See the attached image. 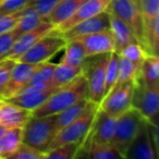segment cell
<instances>
[{
	"mask_svg": "<svg viewBox=\"0 0 159 159\" xmlns=\"http://www.w3.org/2000/svg\"><path fill=\"white\" fill-rule=\"evenodd\" d=\"M84 98H87V82L82 72L71 82L55 89L44 104L32 111V117L57 115L64 108Z\"/></svg>",
	"mask_w": 159,
	"mask_h": 159,
	"instance_id": "6da1fadb",
	"label": "cell"
},
{
	"mask_svg": "<svg viewBox=\"0 0 159 159\" xmlns=\"http://www.w3.org/2000/svg\"><path fill=\"white\" fill-rule=\"evenodd\" d=\"M56 117V115H49L30 118L23 126V143L46 154L57 133Z\"/></svg>",
	"mask_w": 159,
	"mask_h": 159,
	"instance_id": "7a4b0ae2",
	"label": "cell"
},
{
	"mask_svg": "<svg viewBox=\"0 0 159 159\" xmlns=\"http://www.w3.org/2000/svg\"><path fill=\"white\" fill-rule=\"evenodd\" d=\"M110 53L86 57L82 66L83 74L87 82V99L98 106L104 98L106 71Z\"/></svg>",
	"mask_w": 159,
	"mask_h": 159,
	"instance_id": "3957f363",
	"label": "cell"
},
{
	"mask_svg": "<svg viewBox=\"0 0 159 159\" xmlns=\"http://www.w3.org/2000/svg\"><path fill=\"white\" fill-rule=\"evenodd\" d=\"M98 107H99L98 105L89 102L86 109L76 119L73 120L64 128H62L60 131H58L49 146L48 152L64 143H77L80 146L82 145L91 130Z\"/></svg>",
	"mask_w": 159,
	"mask_h": 159,
	"instance_id": "277c9868",
	"label": "cell"
},
{
	"mask_svg": "<svg viewBox=\"0 0 159 159\" xmlns=\"http://www.w3.org/2000/svg\"><path fill=\"white\" fill-rule=\"evenodd\" d=\"M158 126L143 120L124 159H157Z\"/></svg>",
	"mask_w": 159,
	"mask_h": 159,
	"instance_id": "5b68a950",
	"label": "cell"
},
{
	"mask_svg": "<svg viewBox=\"0 0 159 159\" xmlns=\"http://www.w3.org/2000/svg\"><path fill=\"white\" fill-rule=\"evenodd\" d=\"M107 11L125 23L139 44L144 48L143 19L139 0H111Z\"/></svg>",
	"mask_w": 159,
	"mask_h": 159,
	"instance_id": "8992f818",
	"label": "cell"
},
{
	"mask_svg": "<svg viewBox=\"0 0 159 159\" xmlns=\"http://www.w3.org/2000/svg\"><path fill=\"white\" fill-rule=\"evenodd\" d=\"M143 120L144 118L134 108H130L117 118V124L110 144L119 150L123 159Z\"/></svg>",
	"mask_w": 159,
	"mask_h": 159,
	"instance_id": "52a82bcc",
	"label": "cell"
},
{
	"mask_svg": "<svg viewBox=\"0 0 159 159\" xmlns=\"http://www.w3.org/2000/svg\"><path fill=\"white\" fill-rule=\"evenodd\" d=\"M66 40L52 30L50 33L38 39L29 50H26L16 61L24 63L38 64L49 61L56 53L64 48Z\"/></svg>",
	"mask_w": 159,
	"mask_h": 159,
	"instance_id": "ba28073f",
	"label": "cell"
},
{
	"mask_svg": "<svg viewBox=\"0 0 159 159\" xmlns=\"http://www.w3.org/2000/svg\"><path fill=\"white\" fill-rule=\"evenodd\" d=\"M131 107L139 111L144 120L157 125L159 110V89H148L144 86L139 79L134 87Z\"/></svg>",
	"mask_w": 159,
	"mask_h": 159,
	"instance_id": "9c48e42d",
	"label": "cell"
},
{
	"mask_svg": "<svg viewBox=\"0 0 159 159\" xmlns=\"http://www.w3.org/2000/svg\"><path fill=\"white\" fill-rule=\"evenodd\" d=\"M135 82H126L115 86L99 104V108L112 117L118 118L129 110L132 104V96L134 92Z\"/></svg>",
	"mask_w": 159,
	"mask_h": 159,
	"instance_id": "30bf717a",
	"label": "cell"
},
{
	"mask_svg": "<svg viewBox=\"0 0 159 159\" xmlns=\"http://www.w3.org/2000/svg\"><path fill=\"white\" fill-rule=\"evenodd\" d=\"M116 124H117V118L110 116L98 107V110L96 112L91 130H89V134L82 143V145L80 146V148L86 146L91 142L110 143L113 133H115Z\"/></svg>",
	"mask_w": 159,
	"mask_h": 159,
	"instance_id": "8fae6325",
	"label": "cell"
},
{
	"mask_svg": "<svg viewBox=\"0 0 159 159\" xmlns=\"http://www.w3.org/2000/svg\"><path fill=\"white\" fill-rule=\"evenodd\" d=\"M109 27H110V14L106 10L104 12H100L97 16H92L73 25L71 29L62 32L61 36L66 42H69V40L77 39V38L89 35V34L109 30Z\"/></svg>",
	"mask_w": 159,
	"mask_h": 159,
	"instance_id": "7c38bea8",
	"label": "cell"
},
{
	"mask_svg": "<svg viewBox=\"0 0 159 159\" xmlns=\"http://www.w3.org/2000/svg\"><path fill=\"white\" fill-rule=\"evenodd\" d=\"M39 64L40 63L31 64L16 61L11 70V73H10L7 86H6L5 91L1 95L0 100H5L16 96L27 84V82L31 80L32 75L36 71V69L39 66Z\"/></svg>",
	"mask_w": 159,
	"mask_h": 159,
	"instance_id": "4fadbf2b",
	"label": "cell"
},
{
	"mask_svg": "<svg viewBox=\"0 0 159 159\" xmlns=\"http://www.w3.org/2000/svg\"><path fill=\"white\" fill-rule=\"evenodd\" d=\"M110 1L111 0H85L81 5V7L74 12V14H72L68 20L62 22L61 24L56 26L53 31L61 34L62 32L71 29L73 25L77 24L81 21H84L92 16H97L100 12L106 11Z\"/></svg>",
	"mask_w": 159,
	"mask_h": 159,
	"instance_id": "5bb4252c",
	"label": "cell"
},
{
	"mask_svg": "<svg viewBox=\"0 0 159 159\" xmlns=\"http://www.w3.org/2000/svg\"><path fill=\"white\" fill-rule=\"evenodd\" d=\"M55 29L53 25L48 21L40 23L37 27H35L32 31H29L26 33H23L16 38V43H14L13 47L11 48L10 52L8 53L6 59H12L14 61L19 59L23 53L26 50H29L38 39L45 36L46 34L50 33L52 30Z\"/></svg>",
	"mask_w": 159,
	"mask_h": 159,
	"instance_id": "9a60e30c",
	"label": "cell"
},
{
	"mask_svg": "<svg viewBox=\"0 0 159 159\" xmlns=\"http://www.w3.org/2000/svg\"><path fill=\"white\" fill-rule=\"evenodd\" d=\"M84 46L86 57H92L102 53H110L116 51L115 40L110 30H105L97 33L89 34L77 38Z\"/></svg>",
	"mask_w": 159,
	"mask_h": 159,
	"instance_id": "2e32d148",
	"label": "cell"
},
{
	"mask_svg": "<svg viewBox=\"0 0 159 159\" xmlns=\"http://www.w3.org/2000/svg\"><path fill=\"white\" fill-rule=\"evenodd\" d=\"M32 112L7 100H0V124L7 129L23 128Z\"/></svg>",
	"mask_w": 159,
	"mask_h": 159,
	"instance_id": "e0dca14e",
	"label": "cell"
},
{
	"mask_svg": "<svg viewBox=\"0 0 159 159\" xmlns=\"http://www.w3.org/2000/svg\"><path fill=\"white\" fill-rule=\"evenodd\" d=\"M86 157L91 159H123L120 152L110 143L91 142L86 146L79 148L76 158Z\"/></svg>",
	"mask_w": 159,
	"mask_h": 159,
	"instance_id": "ac0fdd59",
	"label": "cell"
},
{
	"mask_svg": "<svg viewBox=\"0 0 159 159\" xmlns=\"http://www.w3.org/2000/svg\"><path fill=\"white\" fill-rule=\"evenodd\" d=\"M139 81L148 89H159V58L146 55L139 68Z\"/></svg>",
	"mask_w": 159,
	"mask_h": 159,
	"instance_id": "d6986e66",
	"label": "cell"
},
{
	"mask_svg": "<svg viewBox=\"0 0 159 159\" xmlns=\"http://www.w3.org/2000/svg\"><path fill=\"white\" fill-rule=\"evenodd\" d=\"M57 89H46V91H38V92H30V93H24V94H18V95L13 96L11 98L5 99L7 102H10L12 104L16 105L19 107L26 109L29 111H33L36 108L40 106L42 104H44L46 102V99L53 93V91Z\"/></svg>",
	"mask_w": 159,
	"mask_h": 159,
	"instance_id": "ffe728a7",
	"label": "cell"
},
{
	"mask_svg": "<svg viewBox=\"0 0 159 159\" xmlns=\"http://www.w3.org/2000/svg\"><path fill=\"white\" fill-rule=\"evenodd\" d=\"M110 14V27H109V30H110L111 35L115 40L116 52L120 51L126 45L132 44V43H139L125 23L122 22L119 18H117L113 14Z\"/></svg>",
	"mask_w": 159,
	"mask_h": 159,
	"instance_id": "44dd1931",
	"label": "cell"
},
{
	"mask_svg": "<svg viewBox=\"0 0 159 159\" xmlns=\"http://www.w3.org/2000/svg\"><path fill=\"white\" fill-rule=\"evenodd\" d=\"M84 1L85 0H61L50 12L47 21L50 22L53 27L58 26L62 22L68 20L72 14H74V12L81 7Z\"/></svg>",
	"mask_w": 159,
	"mask_h": 159,
	"instance_id": "7402d4cb",
	"label": "cell"
},
{
	"mask_svg": "<svg viewBox=\"0 0 159 159\" xmlns=\"http://www.w3.org/2000/svg\"><path fill=\"white\" fill-rule=\"evenodd\" d=\"M64 53L60 63L73 66H82L86 59L84 46L79 39H72L66 43Z\"/></svg>",
	"mask_w": 159,
	"mask_h": 159,
	"instance_id": "603a6c76",
	"label": "cell"
},
{
	"mask_svg": "<svg viewBox=\"0 0 159 159\" xmlns=\"http://www.w3.org/2000/svg\"><path fill=\"white\" fill-rule=\"evenodd\" d=\"M89 102H91L87 98H84V99L79 100L77 102L66 107L63 110L58 112L56 115L57 116L56 117V130H57V132L61 130L62 128H64L66 125H68L69 123H71L73 120L76 119L86 109Z\"/></svg>",
	"mask_w": 159,
	"mask_h": 159,
	"instance_id": "cb8c5ba5",
	"label": "cell"
},
{
	"mask_svg": "<svg viewBox=\"0 0 159 159\" xmlns=\"http://www.w3.org/2000/svg\"><path fill=\"white\" fill-rule=\"evenodd\" d=\"M44 18L32 7L31 5L29 7H26L24 10H23L22 14L20 16V20H19L16 26L14 27L16 32L19 34V36L23 33H26L29 31H32L35 27H37L40 23L45 22Z\"/></svg>",
	"mask_w": 159,
	"mask_h": 159,
	"instance_id": "d4e9b609",
	"label": "cell"
},
{
	"mask_svg": "<svg viewBox=\"0 0 159 159\" xmlns=\"http://www.w3.org/2000/svg\"><path fill=\"white\" fill-rule=\"evenodd\" d=\"M82 72V66H69V64L58 63L56 64V68L53 70L51 82H52L53 86L58 89V87L71 82L73 79H75Z\"/></svg>",
	"mask_w": 159,
	"mask_h": 159,
	"instance_id": "484cf974",
	"label": "cell"
},
{
	"mask_svg": "<svg viewBox=\"0 0 159 159\" xmlns=\"http://www.w3.org/2000/svg\"><path fill=\"white\" fill-rule=\"evenodd\" d=\"M139 79V69L130 60L122 57V56H119V59H118V77L115 86L126 82L137 83Z\"/></svg>",
	"mask_w": 159,
	"mask_h": 159,
	"instance_id": "4316f807",
	"label": "cell"
},
{
	"mask_svg": "<svg viewBox=\"0 0 159 159\" xmlns=\"http://www.w3.org/2000/svg\"><path fill=\"white\" fill-rule=\"evenodd\" d=\"M23 128L7 129L5 135L1 137L2 145V159H8L22 143Z\"/></svg>",
	"mask_w": 159,
	"mask_h": 159,
	"instance_id": "83f0119b",
	"label": "cell"
},
{
	"mask_svg": "<svg viewBox=\"0 0 159 159\" xmlns=\"http://www.w3.org/2000/svg\"><path fill=\"white\" fill-rule=\"evenodd\" d=\"M80 145L77 143H64L45 154V159H74Z\"/></svg>",
	"mask_w": 159,
	"mask_h": 159,
	"instance_id": "f1b7e54d",
	"label": "cell"
},
{
	"mask_svg": "<svg viewBox=\"0 0 159 159\" xmlns=\"http://www.w3.org/2000/svg\"><path fill=\"white\" fill-rule=\"evenodd\" d=\"M143 19V31L146 26L159 19V0H139Z\"/></svg>",
	"mask_w": 159,
	"mask_h": 159,
	"instance_id": "f546056e",
	"label": "cell"
},
{
	"mask_svg": "<svg viewBox=\"0 0 159 159\" xmlns=\"http://www.w3.org/2000/svg\"><path fill=\"white\" fill-rule=\"evenodd\" d=\"M117 53L119 56H122V57L130 60V61L133 62L139 69L141 68L143 59L145 58V56L147 55L146 51L144 50V48L139 43H132V44L126 45L125 47H123V48L120 51H118Z\"/></svg>",
	"mask_w": 159,
	"mask_h": 159,
	"instance_id": "4dcf8cb0",
	"label": "cell"
},
{
	"mask_svg": "<svg viewBox=\"0 0 159 159\" xmlns=\"http://www.w3.org/2000/svg\"><path fill=\"white\" fill-rule=\"evenodd\" d=\"M118 59L119 55L116 51L110 53L108 66L106 71V80H105V89H104V97L115 87L118 77Z\"/></svg>",
	"mask_w": 159,
	"mask_h": 159,
	"instance_id": "1f68e13d",
	"label": "cell"
},
{
	"mask_svg": "<svg viewBox=\"0 0 159 159\" xmlns=\"http://www.w3.org/2000/svg\"><path fill=\"white\" fill-rule=\"evenodd\" d=\"M10 159H45V154L22 142L18 149L9 157Z\"/></svg>",
	"mask_w": 159,
	"mask_h": 159,
	"instance_id": "d6a6232c",
	"label": "cell"
},
{
	"mask_svg": "<svg viewBox=\"0 0 159 159\" xmlns=\"http://www.w3.org/2000/svg\"><path fill=\"white\" fill-rule=\"evenodd\" d=\"M55 68L56 64L50 63L48 61L40 63L39 66L33 73V75H32L31 80H30L29 82H49V81H51Z\"/></svg>",
	"mask_w": 159,
	"mask_h": 159,
	"instance_id": "836d02e7",
	"label": "cell"
},
{
	"mask_svg": "<svg viewBox=\"0 0 159 159\" xmlns=\"http://www.w3.org/2000/svg\"><path fill=\"white\" fill-rule=\"evenodd\" d=\"M18 37L19 34L16 32V30L0 34V60H3L7 58L8 53L10 52Z\"/></svg>",
	"mask_w": 159,
	"mask_h": 159,
	"instance_id": "e575fe53",
	"label": "cell"
},
{
	"mask_svg": "<svg viewBox=\"0 0 159 159\" xmlns=\"http://www.w3.org/2000/svg\"><path fill=\"white\" fill-rule=\"evenodd\" d=\"M33 0H0V14L12 13L25 9Z\"/></svg>",
	"mask_w": 159,
	"mask_h": 159,
	"instance_id": "d590c367",
	"label": "cell"
},
{
	"mask_svg": "<svg viewBox=\"0 0 159 159\" xmlns=\"http://www.w3.org/2000/svg\"><path fill=\"white\" fill-rule=\"evenodd\" d=\"M23 10L18 12H12V13L0 14V34L7 33V32L14 30V27L16 26L19 20H20Z\"/></svg>",
	"mask_w": 159,
	"mask_h": 159,
	"instance_id": "8d00e7d4",
	"label": "cell"
},
{
	"mask_svg": "<svg viewBox=\"0 0 159 159\" xmlns=\"http://www.w3.org/2000/svg\"><path fill=\"white\" fill-rule=\"evenodd\" d=\"M61 0H33L31 6L45 19L47 20L50 12Z\"/></svg>",
	"mask_w": 159,
	"mask_h": 159,
	"instance_id": "74e56055",
	"label": "cell"
},
{
	"mask_svg": "<svg viewBox=\"0 0 159 159\" xmlns=\"http://www.w3.org/2000/svg\"><path fill=\"white\" fill-rule=\"evenodd\" d=\"M14 63L16 61L12 59H3L0 61V98L7 86L8 80Z\"/></svg>",
	"mask_w": 159,
	"mask_h": 159,
	"instance_id": "f35d334b",
	"label": "cell"
},
{
	"mask_svg": "<svg viewBox=\"0 0 159 159\" xmlns=\"http://www.w3.org/2000/svg\"><path fill=\"white\" fill-rule=\"evenodd\" d=\"M6 131H7V128H6V126H3L2 124H0V139L5 135Z\"/></svg>",
	"mask_w": 159,
	"mask_h": 159,
	"instance_id": "ab89813d",
	"label": "cell"
},
{
	"mask_svg": "<svg viewBox=\"0 0 159 159\" xmlns=\"http://www.w3.org/2000/svg\"><path fill=\"white\" fill-rule=\"evenodd\" d=\"M0 159H2V145H1V139H0Z\"/></svg>",
	"mask_w": 159,
	"mask_h": 159,
	"instance_id": "60d3db41",
	"label": "cell"
},
{
	"mask_svg": "<svg viewBox=\"0 0 159 159\" xmlns=\"http://www.w3.org/2000/svg\"><path fill=\"white\" fill-rule=\"evenodd\" d=\"M0 61H1V60H0Z\"/></svg>",
	"mask_w": 159,
	"mask_h": 159,
	"instance_id": "b9f144b4",
	"label": "cell"
}]
</instances>
